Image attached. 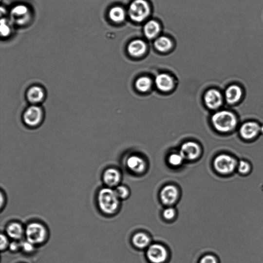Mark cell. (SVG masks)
Segmentation results:
<instances>
[{
    "label": "cell",
    "instance_id": "6da1fadb",
    "mask_svg": "<svg viewBox=\"0 0 263 263\" xmlns=\"http://www.w3.org/2000/svg\"><path fill=\"white\" fill-rule=\"evenodd\" d=\"M119 199L115 190L111 188H103L98 192L97 196L98 208L104 214H113L118 208Z\"/></svg>",
    "mask_w": 263,
    "mask_h": 263
},
{
    "label": "cell",
    "instance_id": "7a4b0ae2",
    "mask_svg": "<svg viewBox=\"0 0 263 263\" xmlns=\"http://www.w3.org/2000/svg\"><path fill=\"white\" fill-rule=\"evenodd\" d=\"M213 126L221 133L231 132L238 125V119L233 112L221 111L215 113L212 117Z\"/></svg>",
    "mask_w": 263,
    "mask_h": 263
},
{
    "label": "cell",
    "instance_id": "3957f363",
    "mask_svg": "<svg viewBox=\"0 0 263 263\" xmlns=\"http://www.w3.org/2000/svg\"><path fill=\"white\" fill-rule=\"evenodd\" d=\"M25 238L36 246L41 245L48 239V231L43 224L32 222L25 228Z\"/></svg>",
    "mask_w": 263,
    "mask_h": 263
},
{
    "label": "cell",
    "instance_id": "277c9868",
    "mask_svg": "<svg viewBox=\"0 0 263 263\" xmlns=\"http://www.w3.org/2000/svg\"><path fill=\"white\" fill-rule=\"evenodd\" d=\"M44 118L43 109L39 105H31L25 109L22 114V121L28 128L35 129L42 124Z\"/></svg>",
    "mask_w": 263,
    "mask_h": 263
},
{
    "label": "cell",
    "instance_id": "5b68a950",
    "mask_svg": "<svg viewBox=\"0 0 263 263\" xmlns=\"http://www.w3.org/2000/svg\"><path fill=\"white\" fill-rule=\"evenodd\" d=\"M150 13V6L145 0H135L129 8V15L131 20L136 22H143Z\"/></svg>",
    "mask_w": 263,
    "mask_h": 263
},
{
    "label": "cell",
    "instance_id": "8992f818",
    "mask_svg": "<svg viewBox=\"0 0 263 263\" xmlns=\"http://www.w3.org/2000/svg\"><path fill=\"white\" fill-rule=\"evenodd\" d=\"M215 170L222 174H229L233 172L237 166L236 159L228 154H221L215 158L214 162Z\"/></svg>",
    "mask_w": 263,
    "mask_h": 263
},
{
    "label": "cell",
    "instance_id": "52a82bcc",
    "mask_svg": "<svg viewBox=\"0 0 263 263\" xmlns=\"http://www.w3.org/2000/svg\"><path fill=\"white\" fill-rule=\"evenodd\" d=\"M46 96L45 89L40 85L35 84L28 88L26 98L31 105H39L45 99Z\"/></svg>",
    "mask_w": 263,
    "mask_h": 263
},
{
    "label": "cell",
    "instance_id": "ba28073f",
    "mask_svg": "<svg viewBox=\"0 0 263 263\" xmlns=\"http://www.w3.org/2000/svg\"><path fill=\"white\" fill-rule=\"evenodd\" d=\"M261 126L256 121H249L244 123L240 127V136L246 140H251L260 133Z\"/></svg>",
    "mask_w": 263,
    "mask_h": 263
},
{
    "label": "cell",
    "instance_id": "9c48e42d",
    "mask_svg": "<svg viewBox=\"0 0 263 263\" xmlns=\"http://www.w3.org/2000/svg\"><path fill=\"white\" fill-rule=\"evenodd\" d=\"M149 260L153 263H162L167 258L166 249L158 244L150 246L147 252Z\"/></svg>",
    "mask_w": 263,
    "mask_h": 263
},
{
    "label": "cell",
    "instance_id": "30bf717a",
    "mask_svg": "<svg viewBox=\"0 0 263 263\" xmlns=\"http://www.w3.org/2000/svg\"><path fill=\"white\" fill-rule=\"evenodd\" d=\"M6 234L13 241H21L25 237V228L20 223L12 222L7 225Z\"/></svg>",
    "mask_w": 263,
    "mask_h": 263
},
{
    "label": "cell",
    "instance_id": "8fae6325",
    "mask_svg": "<svg viewBox=\"0 0 263 263\" xmlns=\"http://www.w3.org/2000/svg\"><path fill=\"white\" fill-rule=\"evenodd\" d=\"M205 101L206 106L209 109L215 110L222 106L223 98L219 91L212 89L206 93L205 96Z\"/></svg>",
    "mask_w": 263,
    "mask_h": 263
},
{
    "label": "cell",
    "instance_id": "7c38bea8",
    "mask_svg": "<svg viewBox=\"0 0 263 263\" xmlns=\"http://www.w3.org/2000/svg\"><path fill=\"white\" fill-rule=\"evenodd\" d=\"M243 96V91L237 84H232L228 87L225 93V99L228 104L234 105L242 99Z\"/></svg>",
    "mask_w": 263,
    "mask_h": 263
},
{
    "label": "cell",
    "instance_id": "4fadbf2b",
    "mask_svg": "<svg viewBox=\"0 0 263 263\" xmlns=\"http://www.w3.org/2000/svg\"><path fill=\"white\" fill-rule=\"evenodd\" d=\"M180 154L184 159L193 160L199 156L200 148L194 143L187 142L182 146Z\"/></svg>",
    "mask_w": 263,
    "mask_h": 263
},
{
    "label": "cell",
    "instance_id": "5bb4252c",
    "mask_svg": "<svg viewBox=\"0 0 263 263\" xmlns=\"http://www.w3.org/2000/svg\"><path fill=\"white\" fill-rule=\"evenodd\" d=\"M12 18L18 24H23L29 19V10L24 5H19L14 7L11 12Z\"/></svg>",
    "mask_w": 263,
    "mask_h": 263
},
{
    "label": "cell",
    "instance_id": "9a60e30c",
    "mask_svg": "<svg viewBox=\"0 0 263 263\" xmlns=\"http://www.w3.org/2000/svg\"><path fill=\"white\" fill-rule=\"evenodd\" d=\"M103 182L108 187L116 186L120 180V174L119 171L113 168H109L103 173L102 176Z\"/></svg>",
    "mask_w": 263,
    "mask_h": 263
},
{
    "label": "cell",
    "instance_id": "2e32d148",
    "mask_svg": "<svg viewBox=\"0 0 263 263\" xmlns=\"http://www.w3.org/2000/svg\"><path fill=\"white\" fill-rule=\"evenodd\" d=\"M178 191L173 186H167L164 188L161 193V200L165 205L173 204L177 200Z\"/></svg>",
    "mask_w": 263,
    "mask_h": 263
},
{
    "label": "cell",
    "instance_id": "e0dca14e",
    "mask_svg": "<svg viewBox=\"0 0 263 263\" xmlns=\"http://www.w3.org/2000/svg\"><path fill=\"white\" fill-rule=\"evenodd\" d=\"M128 50L131 56L138 57L145 53L147 45L143 40H135L129 44Z\"/></svg>",
    "mask_w": 263,
    "mask_h": 263
},
{
    "label": "cell",
    "instance_id": "ac0fdd59",
    "mask_svg": "<svg viewBox=\"0 0 263 263\" xmlns=\"http://www.w3.org/2000/svg\"><path fill=\"white\" fill-rule=\"evenodd\" d=\"M157 88L164 92L170 91L173 87L172 78L167 74H160L158 75L155 80Z\"/></svg>",
    "mask_w": 263,
    "mask_h": 263
},
{
    "label": "cell",
    "instance_id": "d6986e66",
    "mask_svg": "<svg viewBox=\"0 0 263 263\" xmlns=\"http://www.w3.org/2000/svg\"><path fill=\"white\" fill-rule=\"evenodd\" d=\"M127 165L131 170L137 173L142 172L145 168V164L143 159L138 156H132L129 158Z\"/></svg>",
    "mask_w": 263,
    "mask_h": 263
},
{
    "label": "cell",
    "instance_id": "ffe728a7",
    "mask_svg": "<svg viewBox=\"0 0 263 263\" xmlns=\"http://www.w3.org/2000/svg\"><path fill=\"white\" fill-rule=\"evenodd\" d=\"M161 31L160 25L154 20L148 22L144 27V33L147 38L151 39L156 37Z\"/></svg>",
    "mask_w": 263,
    "mask_h": 263
},
{
    "label": "cell",
    "instance_id": "44dd1931",
    "mask_svg": "<svg viewBox=\"0 0 263 263\" xmlns=\"http://www.w3.org/2000/svg\"><path fill=\"white\" fill-rule=\"evenodd\" d=\"M155 48L161 52L170 50L172 47V43L170 39L164 36L159 37L154 43Z\"/></svg>",
    "mask_w": 263,
    "mask_h": 263
},
{
    "label": "cell",
    "instance_id": "7402d4cb",
    "mask_svg": "<svg viewBox=\"0 0 263 263\" xmlns=\"http://www.w3.org/2000/svg\"><path fill=\"white\" fill-rule=\"evenodd\" d=\"M109 16L113 21L120 23L125 20L126 13L123 8L116 6L111 9L109 12Z\"/></svg>",
    "mask_w": 263,
    "mask_h": 263
},
{
    "label": "cell",
    "instance_id": "603a6c76",
    "mask_svg": "<svg viewBox=\"0 0 263 263\" xmlns=\"http://www.w3.org/2000/svg\"><path fill=\"white\" fill-rule=\"evenodd\" d=\"M133 242L135 246L139 248L147 247L150 243V239L144 233H138L133 238Z\"/></svg>",
    "mask_w": 263,
    "mask_h": 263
},
{
    "label": "cell",
    "instance_id": "cb8c5ba5",
    "mask_svg": "<svg viewBox=\"0 0 263 263\" xmlns=\"http://www.w3.org/2000/svg\"><path fill=\"white\" fill-rule=\"evenodd\" d=\"M151 80L147 77H143L139 78L136 83L137 89L143 92L148 91L151 87Z\"/></svg>",
    "mask_w": 263,
    "mask_h": 263
},
{
    "label": "cell",
    "instance_id": "d4e9b609",
    "mask_svg": "<svg viewBox=\"0 0 263 263\" xmlns=\"http://www.w3.org/2000/svg\"><path fill=\"white\" fill-rule=\"evenodd\" d=\"M21 250L25 253H31L35 251L36 246L25 239L21 242Z\"/></svg>",
    "mask_w": 263,
    "mask_h": 263
},
{
    "label": "cell",
    "instance_id": "484cf974",
    "mask_svg": "<svg viewBox=\"0 0 263 263\" xmlns=\"http://www.w3.org/2000/svg\"><path fill=\"white\" fill-rule=\"evenodd\" d=\"M239 172L242 174L248 173L251 169L249 163L245 161L242 160L240 161L238 167Z\"/></svg>",
    "mask_w": 263,
    "mask_h": 263
},
{
    "label": "cell",
    "instance_id": "4316f807",
    "mask_svg": "<svg viewBox=\"0 0 263 263\" xmlns=\"http://www.w3.org/2000/svg\"><path fill=\"white\" fill-rule=\"evenodd\" d=\"M9 239L6 234L1 233L0 236V249L1 251H5L8 249L9 244Z\"/></svg>",
    "mask_w": 263,
    "mask_h": 263
},
{
    "label": "cell",
    "instance_id": "83f0119b",
    "mask_svg": "<svg viewBox=\"0 0 263 263\" xmlns=\"http://www.w3.org/2000/svg\"><path fill=\"white\" fill-rule=\"evenodd\" d=\"M183 159L184 158L181 154H172L169 157V161L171 165L176 166L181 165L183 162Z\"/></svg>",
    "mask_w": 263,
    "mask_h": 263
},
{
    "label": "cell",
    "instance_id": "f1b7e54d",
    "mask_svg": "<svg viewBox=\"0 0 263 263\" xmlns=\"http://www.w3.org/2000/svg\"><path fill=\"white\" fill-rule=\"evenodd\" d=\"M115 191L119 199H125L129 194L127 188L123 186L117 187Z\"/></svg>",
    "mask_w": 263,
    "mask_h": 263
},
{
    "label": "cell",
    "instance_id": "f546056e",
    "mask_svg": "<svg viewBox=\"0 0 263 263\" xmlns=\"http://www.w3.org/2000/svg\"><path fill=\"white\" fill-rule=\"evenodd\" d=\"M1 35L6 37L11 32L10 26L7 24L5 19H2L1 20V26H0Z\"/></svg>",
    "mask_w": 263,
    "mask_h": 263
},
{
    "label": "cell",
    "instance_id": "4dcf8cb0",
    "mask_svg": "<svg viewBox=\"0 0 263 263\" xmlns=\"http://www.w3.org/2000/svg\"><path fill=\"white\" fill-rule=\"evenodd\" d=\"M8 249L12 252H16L21 250V241H12L9 244Z\"/></svg>",
    "mask_w": 263,
    "mask_h": 263
},
{
    "label": "cell",
    "instance_id": "1f68e13d",
    "mask_svg": "<svg viewBox=\"0 0 263 263\" xmlns=\"http://www.w3.org/2000/svg\"><path fill=\"white\" fill-rule=\"evenodd\" d=\"M175 210L172 208H168L164 211V217L167 220H171L174 217Z\"/></svg>",
    "mask_w": 263,
    "mask_h": 263
},
{
    "label": "cell",
    "instance_id": "d6a6232c",
    "mask_svg": "<svg viewBox=\"0 0 263 263\" xmlns=\"http://www.w3.org/2000/svg\"><path fill=\"white\" fill-rule=\"evenodd\" d=\"M200 263H217V261L212 256H206L202 259Z\"/></svg>",
    "mask_w": 263,
    "mask_h": 263
},
{
    "label": "cell",
    "instance_id": "836d02e7",
    "mask_svg": "<svg viewBox=\"0 0 263 263\" xmlns=\"http://www.w3.org/2000/svg\"><path fill=\"white\" fill-rule=\"evenodd\" d=\"M6 204L5 195L2 191H1V209L2 210Z\"/></svg>",
    "mask_w": 263,
    "mask_h": 263
},
{
    "label": "cell",
    "instance_id": "e575fe53",
    "mask_svg": "<svg viewBox=\"0 0 263 263\" xmlns=\"http://www.w3.org/2000/svg\"><path fill=\"white\" fill-rule=\"evenodd\" d=\"M260 133L263 134V125L261 126L260 128Z\"/></svg>",
    "mask_w": 263,
    "mask_h": 263
}]
</instances>
